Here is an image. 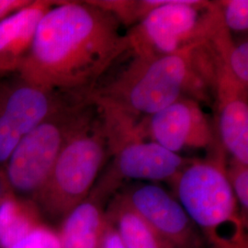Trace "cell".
<instances>
[{"label":"cell","mask_w":248,"mask_h":248,"mask_svg":"<svg viewBox=\"0 0 248 248\" xmlns=\"http://www.w3.org/2000/svg\"><path fill=\"white\" fill-rule=\"evenodd\" d=\"M226 176L239 205L244 219L248 222V167L238 160H231Z\"/></svg>","instance_id":"16"},{"label":"cell","mask_w":248,"mask_h":248,"mask_svg":"<svg viewBox=\"0 0 248 248\" xmlns=\"http://www.w3.org/2000/svg\"><path fill=\"white\" fill-rule=\"evenodd\" d=\"M222 23L217 1L169 0L125 34L134 56L155 57L210 43Z\"/></svg>","instance_id":"6"},{"label":"cell","mask_w":248,"mask_h":248,"mask_svg":"<svg viewBox=\"0 0 248 248\" xmlns=\"http://www.w3.org/2000/svg\"><path fill=\"white\" fill-rule=\"evenodd\" d=\"M9 248H62L57 231L40 223Z\"/></svg>","instance_id":"17"},{"label":"cell","mask_w":248,"mask_h":248,"mask_svg":"<svg viewBox=\"0 0 248 248\" xmlns=\"http://www.w3.org/2000/svg\"><path fill=\"white\" fill-rule=\"evenodd\" d=\"M97 111L89 97L77 96L38 124L18 143L3 171L11 193L32 200L62 148Z\"/></svg>","instance_id":"5"},{"label":"cell","mask_w":248,"mask_h":248,"mask_svg":"<svg viewBox=\"0 0 248 248\" xmlns=\"http://www.w3.org/2000/svg\"><path fill=\"white\" fill-rule=\"evenodd\" d=\"M216 55L210 43L155 57L134 56L124 70L89 98L136 118L153 115L177 99L205 98L214 86Z\"/></svg>","instance_id":"2"},{"label":"cell","mask_w":248,"mask_h":248,"mask_svg":"<svg viewBox=\"0 0 248 248\" xmlns=\"http://www.w3.org/2000/svg\"><path fill=\"white\" fill-rule=\"evenodd\" d=\"M143 136L177 154L185 148H207L213 134L200 103L189 98L177 99L153 115L139 121Z\"/></svg>","instance_id":"9"},{"label":"cell","mask_w":248,"mask_h":248,"mask_svg":"<svg viewBox=\"0 0 248 248\" xmlns=\"http://www.w3.org/2000/svg\"><path fill=\"white\" fill-rule=\"evenodd\" d=\"M248 88L216 53L214 89L222 142L232 158L245 165H248Z\"/></svg>","instance_id":"10"},{"label":"cell","mask_w":248,"mask_h":248,"mask_svg":"<svg viewBox=\"0 0 248 248\" xmlns=\"http://www.w3.org/2000/svg\"><path fill=\"white\" fill-rule=\"evenodd\" d=\"M74 97L36 86L18 73L0 78V168L28 133Z\"/></svg>","instance_id":"7"},{"label":"cell","mask_w":248,"mask_h":248,"mask_svg":"<svg viewBox=\"0 0 248 248\" xmlns=\"http://www.w3.org/2000/svg\"><path fill=\"white\" fill-rule=\"evenodd\" d=\"M225 62L235 78L245 86H248V43L244 41L234 45Z\"/></svg>","instance_id":"19"},{"label":"cell","mask_w":248,"mask_h":248,"mask_svg":"<svg viewBox=\"0 0 248 248\" xmlns=\"http://www.w3.org/2000/svg\"><path fill=\"white\" fill-rule=\"evenodd\" d=\"M106 213L127 248H176L153 230L127 203L124 196H117Z\"/></svg>","instance_id":"13"},{"label":"cell","mask_w":248,"mask_h":248,"mask_svg":"<svg viewBox=\"0 0 248 248\" xmlns=\"http://www.w3.org/2000/svg\"><path fill=\"white\" fill-rule=\"evenodd\" d=\"M217 4L221 9L223 22L229 31H248V0H221L217 1Z\"/></svg>","instance_id":"18"},{"label":"cell","mask_w":248,"mask_h":248,"mask_svg":"<svg viewBox=\"0 0 248 248\" xmlns=\"http://www.w3.org/2000/svg\"><path fill=\"white\" fill-rule=\"evenodd\" d=\"M103 202L89 193L62 218L57 231L62 248H100L108 221Z\"/></svg>","instance_id":"12"},{"label":"cell","mask_w":248,"mask_h":248,"mask_svg":"<svg viewBox=\"0 0 248 248\" xmlns=\"http://www.w3.org/2000/svg\"><path fill=\"white\" fill-rule=\"evenodd\" d=\"M60 0L32 2L0 23V78L18 73L45 14Z\"/></svg>","instance_id":"11"},{"label":"cell","mask_w":248,"mask_h":248,"mask_svg":"<svg viewBox=\"0 0 248 248\" xmlns=\"http://www.w3.org/2000/svg\"><path fill=\"white\" fill-rule=\"evenodd\" d=\"M121 27L114 16L89 0H60L41 19L18 74L44 89L89 97L130 50Z\"/></svg>","instance_id":"1"},{"label":"cell","mask_w":248,"mask_h":248,"mask_svg":"<svg viewBox=\"0 0 248 248\" xmlns=\"http://www.w3.org/2000/svg\"><path fill=\"white\" fill-rule=\"evenodd\" d=\"M110 157L106 130L97 111L62 148L44 186L31 200L42 215L62 218L89 197Z\"/></svg>","instance_id":"4"},{"label":"cell","mask_w":248,"mask_h":248,"mask_svg":"<svg viewBox=\"0 0 248 248\" xmlns=\"http://www.w3.org/2000/svg\"><path fill=\"white\" fill-rule=\"evenodd\" d=\"M107 218H108V221H107L106 227L104 230L99 248H127L126 245L124 244V240L117 230L114 223L108 219V215H107Z\"/></svg>","instance_id":"20"},{"label":"cell","mask_w":248,"mask_h":248,"mask_svg":"<svg viewBox=\"0 0 248 248\" xmlns=\"http://www.w3.org/2000/svg\"><path fill=\"white\" fill-rule=\"evenodd\" d=\"M94 103L102 117L113 161L90 193L105 201L125 179L173 183L191 161L146 139L138 118L105 103Z\"/></svg>","instance_id":"3"},{"label":"cell","mask_w":248,"mask_h":248,"mask_svg":"<svg viewBox=\"0 0 248 248\" xmlns=\"http://www.w3.org/2000/svg\"><path fill=\"white\" fill-rule=\"evenodd\" d=\"M32 0H0V23L28 7Z\"/></svg>","instance_id":"21"},{"label":"cell","mask_w":248,"mask_h":248,"mask_svg":"<svg viewBox=\"0 0 248 248\" xmlns=\"http://www.w3.org/2000/svg\"><path fill=\"white\" fill-rule=\"evenodd\" d=\"M153 230L176 248H206L202 235L182 205L163 187L139 184L122 194Z\"/></svg>","instance_id":"8"},{"label":"cell","mask_w":248,"mask_h":248,"mask_svg":"<svg viewBox=\"0 0 248 248\" xmlns=\"http://www.w3.org/2000/svg\"><path fill=\"white\" fill-rule=\"evenodd\" d=\"M32 201L13 194L0 201V248H9L43 222Z\"/></svg>","instance_id":"14"},{"label":"cell","mask_w":248,"mask_h":248,"mask_svg":"<svg viewBox=\"0 0 248 248\" xmlns=\"http://www.w3.org/2000/svg\"><path fill=\"white\" fill-rule=\"evenodd\" d=\"M110 13L122 26L129 29L140 23L152 11L166 5L169 0H89Z\"/></svg>","instance_id":"15"}]
</instances>
